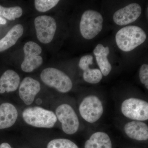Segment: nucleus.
Returning a JSON list of instances; mask_svg holds the SVG:
<instances>
[{"label": "nucleus", "mask_w": 148, "mask_h": 148, "mask_svg": "<svg viewBox=\"0 0 148 148\" xmlns=\"http://www.w3.org/2000/svg\"><path fill=\"white\" fill-rule=\"evenodd\" d=\"M103 75L101 71L97 69H88L84 71L83 78L86 82L91 84H96L101 81Z\"/></svg>", "instance_id": "obj_19"}, {"label": "nucleus", "mask_w": 148, "mask_h": 148, "mask_svg": "<svg viewBox=\"0 0 148 148\" xmlns=\"http://www.w3.org/2000/svg\"><path fill=\"white\" fill-rule=\"evenodd\" d=\"M59 2L58 0H36L35 8L38 11L46 12L57 5Z\"/></svg>", "instance_id": "obj_21"}, {"label": "nucleus", "mask_w": 148, "mask_h": 148, "mask_svg": "<svg viewBox=\"0 0 148 148\" xmlns=\"http://www.w3.org/2000/svg\"><path fill=\"white\" fill-rule=\"evenodd\" d=\"M40 78L46 85L62 93L69 92L73 88L70 78L64 72L55 68L45 69L40 74Z\"/></svg>", "instance_id": "obj_5"}, {"label": "nucleus", "mask_w": 148, "mask_h": 148, "mask_svg": "<svg viewBox=\"0 0 148 148\" xmlns=\"http://www.w3.org/2000/svg\"><path fill=\"white\" fill-rule=\"evenodd\" d=\"M142 8L140 5L132 3L116 11L113 15L114 22L119 26H124L136 21L141 15Z\"/></svg>", "instance_id": "obj_10"}, {"label": "nucleus", "mask_w": 148, "mask_h": 148, "mask_svg": "<svg viewBox=\"0 0 148 148\" xmlns=\"http://www.w3.org/2000/svg\"><path fill=\"white\" fill-rule=\"evenodd\" d=\"M0 148H12L8 143H3L0 145Z\"/></svg>", "instance_id": "obj_24"}, {"label": "nucleus", "mask_w": 148, "mask_h": 148, "mask_svg": "<svg viewBox=\"0 0 148 148\" xmlns=\"http://www.w3.org/2000/svg\"><path fill=\"white\" fill-rule=\"evenodd\" d=\"M7 21L5 18H3L1 16H0V24L5 25L6 24Z\"/></svg>", "instance_id": "obj_25"}, {"label": "nucleus", "mask_w": 148, "mask_h": 148, "mask_svg": "<svg viewBox=\"0 0 148 148\" xmlns=\"http://www.w3.org/2000/svg\"><path fill=\"white\" fill-rule=\"evenodd\" d=\"M140 82L148 89V65L144 64L140 68L139 72Z\"/></svg>", "instance_id": "obj_22"}, {"label": "nucleus", "mask_w": 148, "mask_h": 148, "mask_svg": "<svg viewBox=\"0 0 148 148\" xmlns=\"http://www.w3.org/2000/svg\"><path fill=\"white\" fill-rule=\"evenodd\" d=\"M24 27L21 24L14 26L3 38L0 40V52L4 51L13 46L23 35Z\"/></svg>", "instance_id": "obj_17"}, {"label": "nucleus", "mask_w": 148, "mask_h": 148, "mask_svg": "<svg viewBox=\"0 0 148 148\" xmlns=\"http://www.w3.org/2000/svg\"><path fill=\"white\" fill-rule=\"evenodd\" d=\"M47 148H79L71 140L65 138H58L51 140L48 144Z\"/></svg>", "instance_id": "obj_20"}, {"label": "nucleus", "mask_w": 148, "mask_h": 148, "mask_svg": "<svg viewBox=\"0 0 148 148\" xmlns=\"http://www.w3.org/2000/svg\"><path fill=\"white\" fill-rule=\"evenodd\" d=\"M110 52V49L108 47H105L101 44L96 46L93 50L97 64L104 76H107L112 69V65L108 59Z\"/></svg>", "instance_id": "obj_15"}, {"label": "nucleus", "mask_w": 148, "mask_h": 148, "mask_svg": "<svg viewBox=\"0 0 148 148\" xmlns=\"http://www.w3.org/2000/svg\"><path fill=\"white\" fill-rule=\"evenodd\" d=\"M123 131L128 138L138 141L148 140V125L144 121H131L123 126Z\"/></svg>", "instance_id": "obj_12"}, {"label": "nucleus", "mask_w": 148, "mask_h": 148, "mask_svg": "<svg viewBox=\"0 0 148 148\" xmlns=\"http://www.w3.org/2000/svg\"><path fill=\"white\" fill-rule=\"evenodd\" d=\"M40 89V84L38 81L31 77H26L20 84L19 97L26 105H31Z\"/></svg>", "instance_id": "obj_11"}, {"label": "nucleus", "mask_w": 148, "mask_h": 148, "mask_svg": "<svg viewBox=\"0 0 148 148\" xmlns=\"http://www.w3.org/2000/svg\"><path fill=\"white\" fill-rule=\"evenodd\" d=\"M22 117L27 124L40 128H52L57 121L53 112L39 107L25 109L22 113Z\"/></svg>", "instance_id": "obj_2"}, {"label": "nucleus", "mask_w": 148, "mask_h": 148, "mask_svg": "<svg viewBox=\"0 0 148 148\" xmlns=\"http://www.w3.org/2000/svg\"><path fill=\"white\" fill-rule=\"evenodd\" d=\"M147 35L140 27L128 26L119 30L116 35L117 45L125 52L131 51L145 42Z\"/></svg>", "instance_id": "obj_1"}, {"label": "nucleus", "mask_w": 148, "mask_h": 148, "mask_svg": "<svg viewBox=\"0 0 148 148\" xmlns=\"http://www.w3.org/2000/svg\"><path fill=\"white\" fill-rule=\"evenodd\" d=\"M24 58L21 65L23 71L31 73L41 66L43 58L40 54L42 48L38 44L33 41H29L24 47Z\"/></svg>", "instance_id": "obj_8"}, {"label": "nucleus", "mask_w": 148, "mask_h": 148, "mask_svg": "<svg viewBox=\"0 0 148 148\" xmlns=\"http://www.w3.org/2000/svg\"><path fill=\"white\" fill-rule=\"evenodd\" d=\"M20 82V77L16 72L12 70H7L0 77V93L15 91Z\"/></svg>", "instance_id": "obj_14"}, {"label": "nucleus", "mask_w": 148, "mask_h": 148, "mask_svg": "<svg viewBox=\"0 0 148 148\" xmlns=\"http://www.w3.org/2000/svg\"><path fill=\"white\" fill-rule=\"evenodd\" d=\"M120 109L123 116L128 119L144 122L148 121V103L143 99L127 98L121 103Z\"/></svg>", "instance_id": "obj_6"}, {"label": "nucleus", "mask_w": 148, "mask_h": 148, "mask_svg": "<svg viewBox=\"0 0 148 148\" xmlns=\"http://www.w3.org/2000/svg\"><path fill=\"white\" fill-rule=\"evenodd\" d=\"M103 18L101 13L95 10H88L83 14L79 24L80 32L84 38H94L101 32Z\"/></svg>", "instance_id": "obj_4"}, {"label": "nucleus", "mask_w": 148, "mask_h": 148, "mask_svg": "<svg viewBox=\"0 0 148 148\" xmlns=\"http://www.w3.org/2000/svg\"><path fill=\"white\" fill-rule=\"evenodd\" d=\"M55 114L64 133L72 135L77 132L80 125L79 119L71 106L68 104H61L57 107Z\"/></svg>", "instance_id": "obj_7"}, {"label": "nucleus", "mask_w": 148, "mask_h": 148, "mask_svg": "<svg viewBox=\"0 0 148 148\" xmlns=\"http://www.w3.org/2000/svg\"><path fill=\"white\" fill-rule=\"evenodd\" d=\"M18 112L15 106L10 103H3L0 106V130L12 126L15 123Z\"/></svg>", "instance_id": "obj_13"}, {"label": "nucleus", "mask_w": 148, "mask_h": 148, "mask_svg": "<svg viewBox=\"0 0 148 148\" xmlns=\"http://www.w3.org/2000/svg\"><path fill=\"white\" fill-rule=\"evenodd\" d=\"M84 148H112L110 137L103 131L92 133L84 144Z\"/></svg>", "instance_id": "obj_16"}, {"label": "nucleus", "mask_w": 148, "mask_h": 148, "mask_svg": "<svg viewBox=\"0 0 148 148\" xmlns=\"http://www.w3.org/2000/svg\"><path fill=\"white\" fill-rule=\"evenodd\" d=\"M38 40L43 44L50 43L53 39L57 25L53 17L47 15L38 16L34 20Z\"/></svg>", "instance_id": "obj_9"}, {"label": "nucleus", "mask_w": 148, "mask_h": 148, "mask_svg": "<svg viewBox=\"0 0 148 148\" xmlns=\"http://www.w3.org/2000/svg\"><path fill=\"white\" fill-rule=\"evenodd\" d=\"M80 115L83 119L89 123L98 121L103 115L104 106L102 101L98 96L90 95L86 96L79 107Z\"/></svg>", "instance_id": "obj_3"}, {"label": "nucleus", "mask_w": 148, "mask_h": 148, "mask_svg": "<svg viewBox=\"0 0 148 148\" xmlns=\"http://www.w3.org/2000/svg\"><path fill=\"white\" fill-rule=\"evenodd\" d=\"M93 58L90 55L84 56L80 60L79 66L83 71L89 69V66L93 64Z\"/></svg>", "instance_id": "obj_23"}, {"label": "nucleus", "mask_w": 148, "mask_h": 148, "mask_svg": "<svg viewBox=\"0 0 148 148\" xmlns=\"http://www.w3.org/2000/svg\"><path fill=\"white\" fill-rule=\"evenodd\" d=\"M23 10L20 7L5 8L0 5V16H3L10 21H14L22 15Z\"/></svg>", "instance_id": "obj_18"}]
</instances>
